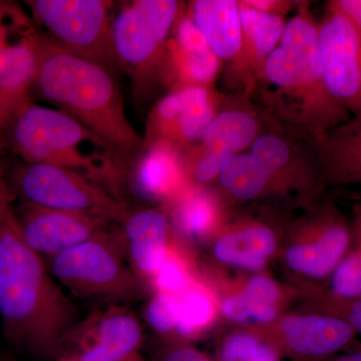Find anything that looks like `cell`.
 <instances>
[{"instance_id": "836d02e7", "label": "cell", "mask_w": 361, "mask_h": 361, "mask_svg": "<svg viewBox=\"0 0 361 361\" xmlns=\"http://www.w3.org/2000/svg\"><path fill=\"white\" fill-rule=\"evenodd\" d=\"M28 97L30 96H16L0 87V149H4V137L7 126Z\"/></svg>"}, {"instance_id": "e0dca14e", "label": "cell", "mask_w": 361, "mask_h": 361, "mask_svg": "<svg viewBox=\"0 0 361 361\" xmlns=\"http://www.w3.org/2000/svg\"><path fill=\"white\" fill-rule=\"evenodd\" d=\"M142 325L127 306L109 305L80 320L66 337L80 348L78 361H123L137 353Z\"/></svg>"}, {"instance_id": "f1b7e54d", "label": "cell", "mask_w": 361, "mask_h": 361, "mask_svg": "<svg viewBox=\"0 0 361 361\" xmlns=\"http://www.w3.org/2000/svg\"><path fill=\"white\" fill-rule=\"evenodd\" d=\"M176 242V233L167 256L160 269L152 278L151 283L159 293L180 295L198 281L195 277L191 263Z\"/></svg>"}, {"instance_id": "d590c367", "label": "cell", "mask_w": 361, "mask_h": 361, "mask_svg": "<svg viewBox=\"0 0 361 361\" xmlns=\"http://www.w3.org/2000/svg\"><path fill=\"white\" fill-rule=\"evenodd\" d=\"M326 6L341 13L361 32V0H331Z\"/></svg>"}, {"instance_id": "cb8c5ba5", "label": "cell", "mask_w": 361, "mask_h": 361, "mask_svg": "<svg viewBox=\"0 0 361 361\" xmlns=\"http://www.w3.org/2000/svg\"><path fill=\"white\" fill-rule=\"evenodd\" d=\"M230 204L295 201L272 173L250 152L234 157L222 168L214 183Z\"/></svg>"}, {"instance_id": "74e56055", "label": "cell", "mask_w": 361, "mask_h": 361, "mask_svg": "<svg viewBox=\"0 0 361 361\" xmlns=\"http://www.w3.org/2000/svg\"><path fill=\"white\" fill-rule=\"evenodd\" d=\"M14 200L16 198L7 183V176L0 165V216L13 208Z\"/></svg>"}, {"instance_id": "e575fe53", "label": "cell", "mask_w": 361, "mask_h": 361, "mask_svg": "<svg viewBox=\"0 0 361 361\" xmlns=\"http://www.w3.org/2000/svg\"><path fill=\"white\" fill-rule=\"evenodd\" d=\"M247 6L262 13L285 18L291 11H296L297 1L292 0H243Z\"/></svg>"}, {"instance_id": "83f0119b", "label": "cell", "mask_w": 361, "mask_h": 361, "mask_svg": "<svg viewBox=\"0 0 361 361\" xmlns=\"http://www.w3.org/2000/svg\"><path fill=\"white\" fill-rule=\"evenodd\" d=\"M245 303L249 322L269 325L279 318L283 292L272 278L256 275L238 290Z\"/></svg>"}, {"instance_id": "30bf717a", "label": "cell", "mask_w": 361, "mask_h": 361, "mask_svg": "<svg viewBox=\"0 0 361 361\" xmlns=\"http://www.w3.org/2000/svg\"><path fill=\"white\" fill-rule=\"evenodd\" d=\"M353 238V227L341 211L334 204L316 202L292 225L285 263L303 276H329L348 253Z\"/></svg>"}, {"instance_id": "7c38bea8", "label": "cell", "mask_w": 361, "mask_h": 361, "mask_svg": "<svg viewBox=\"0 0 361 361\" xmlns=\"http://www.w3.org/2000/svg\"><path fill=\"white\" fill-rule=\"evenodd\" d=\"M249 152L272 173L296 205L305 209L314 205L327 187L308 140L286 132L269 118Z\"/></svg>"}, {"instance_id": "ab89813d", "label": "cell", "mask_w": 361, "mask_h": 361, "mask_svg": "<svg viewBox=\"0 0 361 361\" xmlns=\"http://www.w3.org/2000/svg\"><path fill=\"white\" fill-rule=\"evenodd\" d=\"M332 361H361V350L355 351V353H348V355L339 356L336 360Z\"/></svg>"}, {"instance_id": "44dd1931", "label": "cell", "mask_w": 361, "mask_h": 361, "mask_svg": "<svg viewBox=\"0 0 361 361\" xmlns=\"http://www.w3.org/2000/svg\"><path fill=\"white\" fill-rule=\"evenodd\" d=\"M165 209L176 234L192 241L212 240L230 221L229 203L217 188L191 185Z\"/></svg>"}, {"instance_id": "277c9868", "label": "cell", "mask_w": 361, "mask_h": 361, "mask_svg": "<svg viewBox=\"0 0 361 361\" xmlns=\"http://www.w3.org/2000/svg\"><path fill=\"white\" fill-rule=\"evenodd\" d=\"M4 148L23 163L75 171L121 198L127 169L101 137L65 111L39 106L28 97L7 126Z\"/></svg>"}, {"instance_id": "7a4b0ae2", "label": "cell", "mask_w": 361, "mask_h": 361, "mask_svg": "<svg viewBox=\"0 0 361 361\" xmlns=\"http://www.w3.org/2000/svg\"><path fill=\"white\" fill-rule=\"evenodd\" d=\"M0 319L7 341L42 356L56 355L80 322L45 259L23 241L13 208L0 216Z\"/></svg>"}, {"instance_id": "9a60e30c", "label": "cell", "mask_w": 361, "mask_h": 361, "mask_svg": "<svg viewBox=\"0 0 361 361\" xmlns=\"http://www.w3.org/2000/svg\"><path fill=\"white\" fill-rule=\"evenodd\" d=\"M23 241L44 259L106 234L109 222L85 214L20 202L13 207Z\"/></svg>"}, {"instance_id": "603a6c76", "label": "cell", "mask_w": 361, "mask_h": 361, "mask_svg": "<svg viewBox=\"0 0 361 361\" xmlns=\"http://www.w3.org/2000/svg\"><path fill=\"white\" fill-rule=\"evenodd\" d=\"M327 186L361 184V115L308 139Z\"/></svg>"}, {"instance_id": "3957f363", "label": "cell", "mask_w": 361, "mask_h": 361, "mask_svg": "<svg viewBox=\"0 0 361 361\" xmlns=\"http://www.w3.org/2000/svg\"><path fill=\"white\" fill-rule=\"evenodd\" d=\"M33 44L37 70L32 87L101 137L126 168L128 161L141 153L144 139L128 120L122 92L110 68L37 32Z\"/></svg>"}, {"instance_id": "6da1fadb", "label": "cell", "mask_w": 361, "mask_h": 361, "mask_svg": "<svg viewBox=\"0 0 361 361\" xmlns=\"http://www.w3.org/2000/svg\"><path fill=\"white\" fill-rule=\"evenodd\" d=\"M253 99L273 123L306 140L351 118L325 82L319 21L310 1L298 0L279 45L266 61Z\"/></svg>"}, {"instance_id": "60d3db41", "label": "cell", "mask_w": 361, "mask_h": 361, "mask_svg": "<svg viewBox=\"0 0 361 361\" xmlns=\"http://www.w3.org/2000/svg\"><path fill=\"white\" fill-rule=\"evenodd\" d=\"M123 361H142V360L141 357H139V356L137 355V353H135V355L130 356L129 358H127V360Z\"/></svg>"}, {"instance_id": "b9f144b4", "label": "cell", "mask_w": 361, "mask_h": 361, "mask_svg": "<svg viewBox=\"0 0 361 361\" xmlns=\"http://www.w3.org/2000/svg\"><path fill=\"white\" fill-rule=\"evenodd\" d=\"M63 361H78L75 360V358H73V360H63Z\"/></svg>"}, {"instance_id": "d4e9b609", "label": "cell", "mask_w": 361, "mask_h": 361, "mask_svg": "<svg viewBox=\"0 0 361 361\" xmlns=\"http://www.w3.org/2000/svg\"><path fill=\"white\" fill-rule=\"evenodd\" d=\"M238 4L244 51L257 85L266 61L280 44L287 21L252 8L243 0H238Z\"/></svg>"}, {"instance_id": "8d00e7d4", "label": "cell", "mask_w": 361, "mask_h": 361, "mask_svg": "<svg viewBox=\"0 0 361 361\" xmlns=\"http://www.w3.org/2000/svg\"><path fill=\"white\" fill-rule=\"evenodd\" d=\"M164 361H211L200 351L191 346H178L169 351Z\"/></svg>"}, {"instance_id": "d6a6232c", "label": "cell", "mask_w": 361, "mask_h": 361, "mask_svg": "<svg viewBox=\"0 0 361 361\" xmlns=\"http://www.w3.org/2000/svg\"><path fill=\"white\" fill-rule=\"evenodd\" d=\"M263 339L257 334L239 332L226 338L221 348L223 361H253L257 355Z\"/></svg>"}, {"instance_id": "ffe728a7", "label": "cell", "mask_w": 361, "mask_h": 361, "mask_svg": "<svg viewBox=\"0 0 361 361\" xmlns=\"http://www.w3.org/2000/svg\"><path fill=\"white\" fill-rule=\"evenodd\" d=\"M132 161L127 176L130 186L142 198L160 202L164 206L191 186L182 152L166 142L144 145L141 153Z\"/></svg>"}, {"instance_id": "f546056e", "label": "cell", "mask_w": 361, "mask_h": 361, "mask_svg": "<svg viewBox=\"0 0 361 361\" xmlns=\"http://www.w3.org/2000/svg\"><path fill=\"white\" fill-rule=\"evenodd\" d=\"M329 290L342 298H361V242L355 241V248L337 265Z\"/></svg>"}, {"instance_id": "ac0fdd59", "label": "cell", "mask_w": 361, "mask_h": 361, "mask_svg": "<svg viewBox=\"0 0 361 361\" xmlns=\"http://www.w3.org/2000/svg\"><path fill=\"white\" fill-rule=\"evenodd\" d=\"M266 326L271 345L307 357L332 355L345 348L356 334L341 318L320 312L282 316Z\"/></svg>"}, {"instance_id": "52a82bcc", "label": "cell", "mask_w": 361, "mask_h": 361, "mask_svg": "<svg viewBox=\"0 0 361 361\" xmlns=\"http://www.w3.org/2000/svg\"><path fill=\"white\" fill-rule=\"evenodd\" d=\"M184 4L177 0H135L116 14L111 32L118 66L142 87L159 82L166 47Z\"/></svg>"}, {"instance_id": "484cf974", "label": "cell", "mask_w": 361, "mask_h": 361, "mask_svg": "<svg viewBox=\"0 0 361 361\" xmlns=\"http://www.w3.org/2000/svg\"><path fill=\"white\" fill-rule=\"evenodd\" d=\"M178 322L176 334L182 337H194L212 325L217 317L219 304L212 292L202 282L196 281L178 295Z\"/></svg>"}, {"instance_id": "1f68e13d", "label": "cell", "mask_w": 361, "mask_h": 361, "mask_svg": "<svg viewBox=\"0 0 361 361\" xmlns=\"http://www.w3.org/2000/svg\"><path fill=\"white\" fill-rule=\"evenodd\" d=\"M179 299L172 294L159 293L149 299L145 307V320L157 332L161 334L176 331L178 322Z\"/></svg>"}, {"instance_id": "ba28073f", "label": "cell", "mask_w": 361, "mask_h": 361, "mask_svg": "<svg viewBox=\"0 0 361 361\" xmlns=\"http://www.w3.org/2000/svg\"><path fill=\"white\" fill-rule=\"evenodd\" d=\"M267 123V116L253 97L244 92L227 94L200 142L183 153L190 184L212 186L228 161L250 151Z\"/></svg>"}, {"instance_id": "5bb4252c", "label": "cell", "mask_w": 361, "mask_h": 361, "mask_svg": "<svg viewBox=\"0 0 361 361\" xmlns=\"http://www.w3.org/2000/svg\"><path fill=\"white\" fill-rule=\"evenodd\" d=\"M319 42L329 92L351 116L361 115V32L326 6L319 21Z\"/></svg>"}, {"instance_id": "2e32d148", "label": "cell", "mask_w": 361, "mask_h": 361, "mask_svg": "<svg viewBox=\"0 0 361 361\" xmlns=\"http://www.w3.org/2000/svg\"><path fill=\"white\" fill-rule=\"evenodd\" d=\"M222 73L220 59L211 51L185 4L166 47L159 84L169 92L215 85Z\"/></svg>"}, {"instance_id": "4316f807", "label": "cell", "mask_w": 361, "mask_h": 361, "mask_svg": "<svg viewBox=\"0 0 361 361\" xmlns=\"http://www.w3.org/2000/svg\"><path fill=\"white\" fill-rule=\"evenodd\" d=\"M32 28L11 42L7 54L4 75L0 78V87L16 96H30L37 70V58L33 44Z\"/></svg>"}, {"instance_id": "d6986e66", "label": "cell", "mask_w": 361, "mask_h": 361, "mask_svg": "<svg viewBox=\"0 0 361 361\" xmlns=\"http://www.w3.org/2000/svg\"><path fill=\"white\" fill-rule=\"evenodd\" d=\"M126 258L145 281H151L163 264L175 231L163 207L129 212L122 223Z\"/></svg>"}, {"instance_id": "4dcf8cb0", "label": "cell", "mask_w": 361, "mask_h": 361, "mask_svg": "<svg viewBox=\"0 0 361 361\" xmlns=\"http://www.w3.org/2000/svg\"><path fill=\"white\" fill-rule=\"evenodd\" d=\"M312 302L318 312L336 316L361 334V298L345 299L329 289L318 288L312 292Z\"/></svg>"}, {"instance_id": "f35d334b", "label": "cell", "mask_w": 361, "mask_h": 361, "mask_svg": "<svg viewBox=\"0 0 361 361\" xmlns=\"http://www.w3.org/2000/svg\"><path fill=\"white\" fill-rule=\"evenodd\" d=\"M353 234L355 241L361 242V202L353 206Z\"/></svg>"}, {"instance_id": "4fadbf2b", "label": "cell", "mask_w": 361, "mask_h": 361, "mask_svg": "<svg viewBox=\"0 0 361 361\" xmlns=\"http://www.w3.org/2000/svg\"><path fill=\"white\" fill-rule=\"evenodd\" d=\"M187 11L220 59L229 92L253 97L256 80L244 51L238 0H194L187 4Z\"/></svg>"}, {"instance_id": "7402d4cb", "label": "cell", "mask_w": 361, "mask_h": 361, "mask_svg": "<svg viewBox=\"0 0 361 361\" xmlns=\"http://www.w3.org/2000/svg\"><path fill=\"white\" fill-rule=\"evenodd\" d=\"M212 242L216 260L250 271L263 269L278 247L274 228L265 221L252 218L229 221Z\"/></svg>"}, {"instance_id": "5b68a950", "label": "cell", "mask_w": 361, "mask_h": 361, "mask_svg": "<svg viewBox=\"0 0 361 361\" xmlns=\"http://www.w3.org/2000/svg\"><path fill=\"white\" fill-rule=\"evenodd\" d=\"M122 235L106 232L45 259L54 279L73 295L127 306L147 295V283L126 262Z\"/></svg>"}, {"instance_id": "9c48e42d", "label": "cell", "mask_w": 361, "mask_h": 361, "mask_svg": "<svg viewBox=\"0 0 361 361\" xmlns=\"http://www.w3.org/2000/svg\"><path fill=\"white\" fill-rule=\"evenodd\" d=\"M25 4L61 47L111 71L120 68L111 32V1L32 0Z\"/></svg>"}, {"instance_id": "8992f818", "label": "cell", "mask_w": 361, "mask_h": 361, "mask_svg": "<svg viewBox=\"0 0 361 361\" xmlns=\"http://www.w3.org/2000/svg\"><path fill=\"white\" fill-rule=\"evenodd\" d=\"M7 183L14 198L44 208L120 224L130 212L123 199L70 169L23 161L11 171Z\"/></svg>"}, {"instance_id": "8fae6325", "label": "cell", "mask_w": 361, "mask_h": 361, "mask_svg": "<svg viewBox=\"0 0 361 361\" xmlns=\"http://www.w3.org/2000/svg\"><path fill=\"white\" fill-rule=\"evenodd\" d=\"M226 96L216 85L169 92L149 111L144 145L166 142L182 153L193 148L200 142Z\"/></svg>"}]
</instances>
